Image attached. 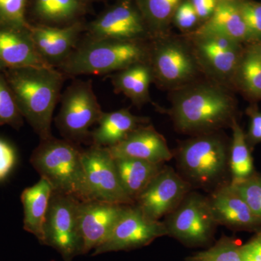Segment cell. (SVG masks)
I'll return each mask as SVG.
<instances>
[{
    "label": "cell",
    "instance_id": "8fae6325",
    "mask_svg": "<svg viewBox=\"0 0 261 261\" xmlns=\"http://www.w3.org/2000/svg\"><path fill=\"white\" fill-rule=\"evenodd\" d=\"M165 236H168V231L164 223L148 219L135 205H126L109 236L94 249L92 255L129 251Z\"/></svg>",
    "mask_w": 261,
    "mask_h": 261
},
{
    "label": "cell",
    "instance_id": "9c48e42d",
    "mask_svg": "<svg viewBox=\"0 0 261 261\" xmlns=\"http://www.w3.org/2000/svg\"><path fill=\"white\" fill-rule=\"evenodd\" d=\"M168 236L188 247H203L214 238L218 225L207 197L190 192L163 221Z\"/></svg>",
    "mask_w": 261,
    "mask_h": 261
},
{
    "label": "cell",
    "instance_id": "1f68e13d",
    "mask_svg": "<svg viewBox=\"0 0 261 261\" xmlns=\"http://www.w3.org/2000/svg\"><path fill=\"white\" fill-rule=\"evenodd\" d=\"M27 0H0V27L29 29L25 19Z\"/></svg>",
    "mask_w": 261,
    "mask_h": 261
},
{
    "label": "cell",
    "instance_id": "7a4b0ae2",
    "mask_svg": "<svg viewBox=\"0 0 261 261\" xmlns=\"http://www.w3.org/2000/svg\"><path fill=\"white\" fill-rule=\"evenodd\" d=\"M65 75L54 67L7 68L5 77L19 110L40 140L53 137V113L61 97Z\"/></svg>",
    "mask_w": 261,
    "mask_h": 261
},
{
    "label": "cell",
    "instance_id": "f1b7e54d",
    "mask_svg": "<svg viewBox=\"0 0 261 261\" xmlns=\"http://www.w3.org/2000/svg\"><path fill=\"white\" fill-rule=\"evenodd\" d=\"M237 73L247 91L254 95L261 96V58L256 51L252 49L240 60Z\"/></svg>",
    "mask_w": 261,
    "mask_h": 261
},
{
    "label": "cell",
    "instance_id": "30bf717a",
    "mask_svg": "<svg viewBox=\"0 0 261 261\" xmlns=\"http://www.w3.org/2000/svg\"><path fill=\"white\" fill-rule=\"evenodd\" d=\"M87 200L135 205L122 187L114 159L106 147L91 145L82 151Z\"/></svg>",
    "mask_w": 261,
    "mask_h": 261
},
{
    "label": "cell",
    "instance_id": "8d00e7d4",
    "mask_svg": "<svg viewBox=\"0 0 261 261\" xmlns=\"http://www.w3.org/2000/svg\"><path fill=\"white\" fill-rule=\"evenodd\" d=\"M190 2L193 5L200 22L204 23L214 14L219 0H190Z\"/></svg>",
    "mask_w": 261,
    "mask_h": 261
},
{
    "label": "cell",
    "instance_id": "7c38bea8",
    "mask_svg": "<svg viewBox=\"0 0 261 261\" xmlns=\"http://www.w3.org/2000/svg\"><path fill=\"white\" fill-rule=\"evenodd\" d=\"M191 189L179 173L165 166L137 197L135 205L148 219L159 221L174 211Z\"/></svg>",
    "mask_w": 261,
    "mask_h": 261
},
{
    "label": "cell",
    "instance_id": "ffe728a7",
    "mask_svg": "<svg viewBox=\"0 0 261 261\" xmlns=\"http://www.w3.org/2000/svg\"><path fill=\"white\" fill-rule=\"evenodd\" d=\"M192 34L219 36L239 43L248 41L246 27L237 0H219L214 14Z\"/></svg>",
    "mask_w": 261,
    "mask_h": 261
},
{
    "label": "cell",
    "instance_id": "f35d334b",
    "mask_svg": "<svg viewBox=\"0 0 261 261\" xmlns=\"http://www.w3.org/2000/svg\"><path fill=\"white\" fill-rule=\"evenodd\" d=\"M253 49L254 50L256 51L257 54H258V56H260L261 58V44H260V45L257 46L256 48H255V49Z\"/></svg>",
    "mask_w": 261,
    "mask_h": 261
},
{
    "label": "cell",
    "instance_id": "484cf974",
    "mask_svg": "<svg viewBox=\"0 0 261 261\" xmlns=\"http://www.w3.org/2000/svg\"><path fill=\"white\" fill-rule=\"evenodd\" d=\"M183 0H135V5L150 37H164L178 5Z\"/></svg>",
    "mask_w": 261,
    "mask_h": 261
},
{
    "label": "cell",
    "instance_id": "6da1fadb",
    "mask_svg": "<svg viewBox=\"0 0 261 261\" xmlns=\"http://www.w3.org/2000/svg\"><path fill=\"white\" fill-rule=\"evenodd\" d=\"M174 91L168 114L176 129L194 136L232 123V99L217 82H192Z\"/></svg>",
    "mask_w": 261,
    "mask_h": 261
},
{
    "label": "cell",
    "instance_id": "2e32d148",
    "mask_svg": "<svg viewBox=\"0 0 261 261\" xmlns=\"http://www.w3.org/2000/svg\"><path fill=\"white\" fill-rule=\"evenodd\" d=\"M85 29L80 20L64 27L38 25L29 27L38 53L47 64L56 68L75 50L81 34Z\"/></svg>",
    "mask_w": 261,
    "mask_h": 261
},
{
    "label": "cell",
    "instance_id": "5bb4252c",
    "mask_svg": "<svg viewBox=\"0 0 261 261\" xmlns=\"http://www.w3.org/2000/svg\"><path fill=\"white\" fill-rule=\"evenodd\" d=\"M190 45L202 71L222 84L234 75L240 62V43L215 35L191 34Z\"/></svg>",
    "mask_w": 261,
    "mask_h": 261
},
{
    "label": "cell",
    "instance_id": "52a82bcc",
    "mask_svg": "<svg viewBox=\"0 0 261 261\" xmlns=\"http://www.w3.org/2000/svg\"><path fill=\"white\" fill-rule=\"evenodd\" d=\"M155 39L149 57L154 82L172 90L196 82L202 70L190 44L164 37Z\"/></svg>",
    "mask_w": 261,
    "mask_h": 261
},
{
    "label": "cell",
    "instance_id": "603a6c76",
    "mask_svg": "<svg viewBox=\"0 0 261 261\" xmlns=\"http://www.w3.org/2000/svg\"><path fill=\"white\" fill-rule=\"evenodd\" d=\"M115 91L124 94L137 108L150 102L149 87L154 82L149 61L137 63L111 76Z\"/></svg>",
    "mask_w": 261,
    "mask_h": 261
},
{
    "label": "cell",
    "instance_id": "e0dca14e",
    "mask_svg": "<svg viewBox=\"0 0 261 261\" xmlns=\"http://www.w3.org/2000/svg\"><path fill=\"white\" fill-rule=\"evenodd\" d=\"M207 200L218 225L243 230H255L261 226L231 182L216 187Z\"/></svg>",
    "mask_w": 261,
    "mask_h": 261
},
{
    "label": "cell",
    "instance_id": "74e56055",
    "mask_svg": "<svg viewBox=\"0 0 261 261\" xmlns=\"http://www.w3.org/2000/svg\"><path fill=\"white\" fill-rule=\"evenodd\" d=\"M249 134L252 140L255 142L261 141V113H255L252 115Z\"/></svg>",
    "mask_w": 261,
    "mask_h": 261
},
{
    "label": "cell",
    "instance_id": "7402d4cb",
    "mask_svg": "<svg viewBox=\"0 0 261 261\" xmlns=\"http://www.w3.org/2000/svg\"><path fill=\"white\" fill-rule=\"evenodd\" d=\"M53 187L41 178L32 187L22 192L20 200L23 207V229L32 233L41 245L44 243V226Z\"/></svg>",
    "mask_w": 261,
    "mask_h": 261
},
{
    "label": "cell",
    "instance_id": "ac0fdd59",
    "mask_svg": "<svg viewBox=\"0 0 261 261\" xmlns=\"http://www.w3.org/2000/svg\"><path fill=\"white\" fill-rule=\"evenodd\" d=\"M106 148L113 159L164 163L173 157L163 136L148 124L139 127L118 145Z\"/></svg>",
    "mask_w": 261,
    "mask_h": 261
},
{
    "label": "cell",
    "instance_id": "f546056e",
    "mask_svg": "<svg viewBox=\"0 0 261 261\" xmlns=\"http://www.w3.org/2000/svg\"><path fill=\"white\" fill-rule=\"evenodd\" d=\"M23 123V117L9 83L6 77L0 74V126L8 125L19 128Z\"/></svg>",
    "mask_w": 261,
    "mask_h": 261
},
{
    "label": "cell",
    "instance_id": "4316f807",
    "mask_svg": "<svg viewBox=\"0 0 261 261\" xmlns=\"http://www.w3.org/2000/svg\"><path fill=\"white\" fill-rule=\"evenodd\" d=\"M232 142L229 152L228 166L232 175V181L245 179L253 173V163L247 147L245 134L240 125L233 120Z\"/></svg>",
    "mask_w": 261,
    "mask_h": 261
},
{
    "label": "cell",
    "instance_id": "9a60e30c",
    "mask_svg": "<svg viewBox=\"0 0 261 261\" xmlns=\"http://www.w3.org/2000/svg\"><path fill=\"white\" fill-rule=\"evenodd\" d=\"M126 207V205L101 201H80L78 217L83 255L94 250L108 238Z\"/></svg>",
    "mask_w": 261,
    "mask_h": 261
},
{
    "label": "cell",
    "instance_id": "44dd1931",
    "mask_svg": "<svg viewBox=\"0 0 261 261\" xmlns=\"http://www.w3.org/2000/svg\"><path fill=\"white\" fill-rule=\"evenodd\" d=\"M149 122L147 117L136 116L126 108L104 112L98 121L97 128L91 133L92 145L102 147L118 145L132 132Z\"/></svg>",
    "mask_w": 261,
    "mask_h": 261
},
{
    "label": "cell",
    "instance_id": "836d02e7",
    "mask_svg": "<svg viewBox=\"0 0 261 261\" xmlns=\"http://www.w3.org/2000/svg\"><path fill=\"white\" fill-rule=\"evenodd\" d=\"M200 20L190 0H183L178 5L173 18V23L182 32H190Z\"/></svg>",
    "mask_w": 261,
    "mask_h": 261
},
{
    "label": "cell",
    "instance_id": "4dcf8cb0",
    "mask_svg": "<svg viewBox=\"0 0 261 261\" xmlns=\"http://www.w3.org/2000/svg\"><path fill=\"white\" fill-rule=\"evenodd\" d=\"M231 184L261 222V176L252 173L245 179Z\"/></svg>",
    "mask_w": 261,
    "mask_h": 261
},
{
    "label": "cell",
    "instance_id": "277c9868",
    "mask_svg": "<svg viewBox=\"0 0 261 261\" xmlns=\"http://www.w3.org/2000/svg\"><path fill=\"white\" fill-rule=\"evenodd\" d=\"M82 151L71 141L51 137L40 140L30 163L40 177L49 182L53 192L87 200Z\"/></svg>",
    "mask_w": 261,
    "mask_h": 261
},
{
    "label": "cell",
    "instance_id": "ba28073f",
    "mask_svg": "<svg viewBox=\"0 0 261 261\" xmlns=\"http://www.w3.org/2000/svg\"><path fill=\"white\" fill-rule=\"evenodd\" d=\"M81 200L71 195L53 192L44 226L43 245L53 247L63 261H73L83 255V244L79 225Z\"/></svg>",
    "mask_w": 261,
    "mask_h": 261
},
{
    "label": "cell",
    "instance_id": "83f0119b",
    "mask_svg": "<svg viewBox=\"0 0 261 261\" xmlns=\"http://www.w3.org/2000/svg\"><path fill=\"white\" fill-rule=\"evenodd\" d=\"M242 245L224 236L207 250L186 257L185 261H243Z\"/></svg>",
    "mask_w": 261,
    "mask_h": 261
},
{
    "label": "cell",
    "instance_id": "ab89813d",
    "mask_svg": "<svg viewBox=\"0 0 261 261\" xmlns=\"http://www.w3.org/2000/svg\"><path fill=\"white\" fill-rule=\"evenodd\" d=\"M79 1L81 2V3H84V4H87V3H92V2L101 1V0H79Z\"/></svg>",
    "mask_w": 261,
    "mask_h": 261
},
{
    "label": "cell",
    "instance_id": "e575fe53",
    "mask_svg": "<svg viewBox=\"0 0 261 261\" xmlns=\"http://www.w3.org/2000/svg\"><path fill=\"white\" fill-rule=\"evenodd\" d=\"M15 149L6 141L0 139V181L8 177L16 163Z\"/></svg>",
    "mask_w": 261,
    "mask_h": 261
},
{
    "label": "cell",
    "instance_id": "8992f818",
    "mask_svg": "<svg viewBox=\"0 0 261 261\" xmlns=\"http://www.w3.org/2000/svg\"><path fill=\"white\" fill-rule=\"evenodd\" d=\"M56 124L61 135L75 144L91 137L89 128L100 119L102 108L92 80H74L62 94Z\"/></svg>",
    "mask_w": 261,
    "mask_h": 261
},
{
    "label": "cell",
    "instance_id": "d6a6232c",
    "mask_svg": "<svg viewBox=\"0 0 261 261\" xmlns=\"http://www.w3.org/2000/svg\"><path fill=\"white\" fill-rule=\"evenodd\" d=\"M246 27L248 41H261V3L237 0Z\"/></svg>",
    "mask_w": 261,
    "mask_h": 261
},
{
    "label": "cell",
    "instance_id": "3957f363",
    "mask_svg": "<svg viewBox=\"0 0 261 261\" xmlns=\"http://www.w3.org/2000/svg\"><path fill=\"white\" fill-rule=\"evenodd\" d=\"M150 47L145 41L113 40L87 37L58 66L65 75H105L149 61Z\"/></svg>",
    "mask_w": 261,
    "mask_h": 261
},
{
    "label": "cell",
    "instance_id": "cb8c5ba5",
    "mask_svg": "<svg viewBox=\"0 0 261 261\" xmlns=\"http://www.w3.org/2000/svg\"><path fill=\"white\" fill-rule=\"evenodd\" d=\"M114 161L122 187L135 202L165 166L164 163L135 159H114Z\"/></svg>",
    "mask_w": 261,
    "mask_h": 261
},
{
    "label": "cell",
    "instance_id": "60d3db41",
    "mask_svg": "<svg viewBox=\"0 0 261 261\" xmlns=\"http://www.w3.org/2000/svg\"><path fill=\"white\" fill-rule=\"evenodd\" d=\"M7 68H8V67H7L3 62L0 61V70H6Z\"/></svg>",
    "mask_w": 261,
    "mask_h": 261
},
{
    "label": "cell",
    "instance_id": "4fadbf2b",
    "mask_svg": "<svg viewBox=\"0 0 261 261\" xmlns=\"http://www.w3.org/2000/svg\"><path fill=\"white\" fill-rule=\"evenodd\" d=\"M87 37L113 40L145 41L150 37L140 12L130 0H120L92 20Z\"/></svg>",
    "mask_w": 261,
    "mask_h": 261
},
{
    "label": "cell",
    "instance_id": "d590c367",
    "mask_svg": "<svg viewBox=\"0 0 261 261\" xmlns=\"http://www.w3.org/2000/svg\"><path fill=\"white\" fill-rule=\"evenodd\" d=\"M243 261H261V231L242 245Z\"/></svg>",
    "mask_w": 261,
    "mask_h": 261
},
{
    "label": "cell",
    "instance_id": "d6986e66",
    "mask_svg": "<svg viewBox=\"0 0 261 261\" xmlns=\"http://www.w3.org/2000/svg\"><path fill=\"white\" fill-rule=\"evenodd\" d=\"M0 61L8 68L53 67L38 53L29 28L0 27Z\"/></svg>",
    "mask_w": 261,
    "mask_h": 261
},
{
    "label": "cell",
    "instance_id": "5b68a950",
    "mask_svg": "<svg viewBox=\"0 0 261 261\" xmlns=\"http://www.w3.org/2000/svg\"><path fill=\"white\" fill-rule=\"evenodd\" d=\"M176 159L180 175L192 187L210 188L222 184L229 152L222 137L213 132L181 142L176 151Z\"/></svg>",
    "mask_w": 261,
    "mask_h": 261
},
{
    "label": "cell",
    "instance_id": "d4e9b609",
    "mask_svg": "<svg viewBox=\"0 0 261 261\" xmlns=\"http://www.w3.org/2000/svg\"><path fill=\"white\" fill-rule=\"evenodd\" d=\"M86 10V4L79 0H33V12L40 25H69L79 21Z\"/></svg>",
    "mask_w": 261,
    "mask_h": 261
}]
</instances>
